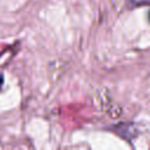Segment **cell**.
Segmentation results:
<instances>
[{"label": "cell", "instance_id": "1", "mask_svg": "<svg viewBox=\"0 0 150 150\" xmlns=\"http://www.w3.org/2000/svg\"><path fill=\"white\" fill-rule=\"evenodd\" d=\"M132 6H143V5H150V0H130Z\"/></svg>", "mask_w": 150, "mask_h": 150}, {"label": "cell", "instance_id": "2", "mask_svg": "<svg viewBox=\"0 0 150 150\" xmlns=\"http://www.w3.org/2000/svg\"><path fill=\"white\" fill-rule=\"evenodd\" d=\"M2 83H4V76H2L1 73H0V89H1V87H2Z\"/></svg>", "mask_w": 150, "mask_h": 150}, {"label": "cell", "instance_id": "3", "mask_svg": "<svg viewBox=\"0 0 150 150\" xmlns=\"http://www.w3.org/2000/svg\"><path fill=\"white\" fill-rule=\"evenodd\" d=\"M149 21H150V12H149Z\"/></svg>", "mask_w": 150, "mask_h": 150}]
</instances>
